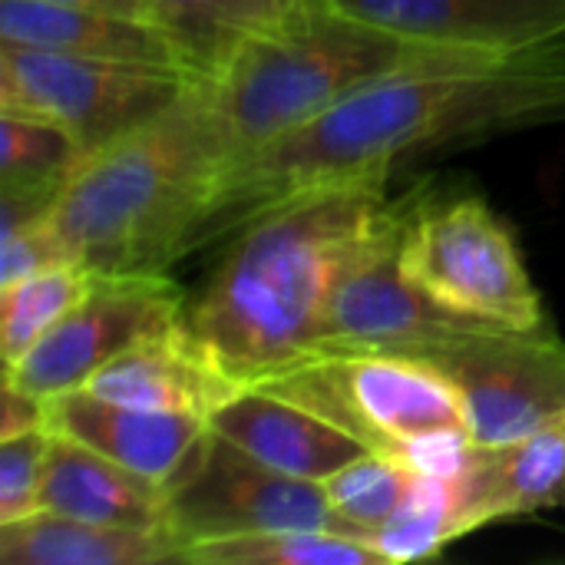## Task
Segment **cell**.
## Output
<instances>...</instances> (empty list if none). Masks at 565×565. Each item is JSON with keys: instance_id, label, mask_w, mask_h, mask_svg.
Instances as JSON below:
<instances>
[{"instance_id": "1", "label": "cell", "mask_w": 565, "mask_h": 565, "mask_svg": "<svg viewBox=\"0 0 565 565\" xmlns=\"http://www.w3.org/2000/svg\"><path fill=\"white\" fill-rule=\"evenodd\" d=\"M565 119V36L387 76L232 166L215 235L318 185L391 175L394 162L470 136Z\"/></svg>"}, {"instance_id": "2", "label": "cell", "mask_w": 565, "mask_h": 565, "mask_svg": "<svg viewBox=\"0 0 565 565\" xmlns=\"http://www.w3.org/2000/svg\"><path fill=\"white\" fill-rule=\"evenodd\" d=\"M387 182L364 175L305 189L242 228L185 311V324L238 384H258L315 351L341 278L427 192L391 195Z\"/></svg>"}, {"instance_id": "3", "label": "cell", "mask_w": 565, "mask_h": 565, "mask_svg": "<svg viewBox=\"0 0 565 565\" xmlns=\"http://www.w3.org/2000/svg\"><path fill=\"white\" fill-rule=\"evenodd\" d=\"M235 142L209 79L86 152L46 225L93 271H169L212 238Z\"/></svg>"}, {"instance_id": "4", "label": "cell", "mask_w": 565, "mask_h": 565, "mask_svg": "<svg viewBox=\"0 0 565 565\" xmlns=\"http://www.w3.org/2000/svg\"><path fill=\"white\" fill-rule=\"evenodd\" d=\"M467 53L487 50L414 40L311 0L245 43L209 76V89L242 162L387 76Z\"/></svg>"}, {"instance_id": "5", "label": "cell", "mask_w": 565, "mask_h": 565, "mask_svg": "<svg viewBox=\"0 0 565 565\" xmlns=\"http://www.w3.org/2000/svg\"><path fill=\"white\" fill-rule=\"evenodd\" d=\"M424 477H457L477 444L454 384L427 361L387 351H315L258 384Z\"/></svg>"}, {"instance_id": "6", "label": "cell", "mask_w": 565, "mask_h": 565, "mask_svg": "<svg viewBox=\"0 0 565 565\" xmlns=\"http://www.w3.org/2000/svg\"><path fill=\"white\" fill-rule=\"evenodd\" d=\"M404 275L437 305L487 324H546L543 295L510 225L480 199H427L401 242Z\"/></svg>"}, {"instance_id": "7", "label": "cell", "mask_w": 565, "mask_h": 565, "mask_svg": "<svg viewBox=\"0 0 565 565\" xmlns=\"http://www.w3.org/2000/svg\"><path fill=\"white\" fill-rule=\"evenodd\" d=\"M397 354L427 361L454 384L477 447H507L565 414V338L553 321L473 324Z\"/></svg>"}, {"instance_id": "8", "label": "cell", "mask_w": 565, "mask_h": 565, "mask_svg": "<svg viewBox=\"0 0 565 565\" xmlns=\"http://www.w3.org/2000/svg\"><path fill=\"white\" fill-rule=\"evenodd\" d=\"M166 530L182 543V556L199 543L281 530H331L361 540L331 510L321 483L278 473L209 427L166 487Z\"/></svg>"}, {"instance_id": "9", "label": "cell", "mask_w": 565, "mask_h": 565, "mask_svg": "<svg viewBox=\"0 0 565 565\" xmlns=\"http://www.w3.org/2000/svg\"><path fill=\"white\" fill-rule=\"evenodd\" d=\"M199 79L209 76L0 43V109L56 122L83 156L152 119Z\"/></svg>"}, {"instance_id": "10", "label": "cell", "mask_w": 565, "mask_h": 565, "mask_svg": "<svg viewBox=\"0 0 565 565\" xmlns=\"http://www.w3.org/2000/svg\"><path fill=\"white\" fill-rule=\"evenodd\" d=\"M185 288L166 271H96L70 315L3 381L50 401L83 387L132 344L185 321Z\"/></svg>"}, {"instance_id": "11", "label": "cell", "mask_w": 565, "mask_h": 565, "mask_svg": "<svg viewBox=\"0 0 565 565\" xmlns=\"http://www.w3.org/2000/svg\"><path fill=\"white\" fill-rule=\"evenodd\" d=\"M427 199V192H424ZM420 199V202H424ZM417 202V205H420ZM417 205L387 228L341 278L315 351H407L444 334L467 331L473 321L424 295L401 268V242ZM311 351V354H315Z\"/></svg>"}, {"instance_id": "12", "label": "cell", "mask_w": 565, "mask_h": 565, "mask_svg": "<svg viewBox=\"0 0 565 565\" xmlns=\"http://www.w3.org/2000/svg\"><path fill=\"white\" fill-rule=\"evenodd\" d=\"M364 23L450 46L520 50L565 36V0H324Z\"/></svg>"}, {"instance_id": "13", "label": "cell", "mask_w": 565, "mask_h": 565, "mask_svg": "<svg viewBox=\"0 0 565 565\" xmlns=\"http://www.w3.org/2000/svg\"><path fill=\"white\" fill-rule=\"evenodd\" d=\"M83 387L116 404L195 414L209 420L245 384H238L195 338V331L179 321L175 328L132 344Z\"/></svg>"}, {"instance_id": "14", "label": "cell", "mask_w": 565, "mask_h": 565, "mask_svg": "<svg viewBox=\"0 0 565 565\" xmlns=\"http://www.w3.org/2000/svg\"><path fill=\"white\" fill-rule=\"evenodd\" d=\"M0 43L205 76L192 53L162 23L109 10L46 0H0Z\"/></svg>"}, {"instance_id": "15", "label": "cell", "mask_w": 565, "mask_h": 565, "mask_svg": "<svg viewBox=\"0 0 565 565\" xmlns=\"http://www.w3.org/2000/svg\"><path fill=\"white\" fill-rule=\"evenodd\" d=\"M46 427L166 490L209 420L195 414L129 407L76 387L46 401Z\"/></svg>"}, {"instance_id": "16", "label": "cell", "mask_w": 565, "mask_h": 565, "mask_svg": "<svg viewBox=\"0 0 565 565\" xmlns=\"http://www.w3.org/2000/svg\"><path fill=\"white\" fill-rule=\"evenodd\" d=\"M209 430L252 460L311 483H324L331 473L371 450L321 414L262 387L235 391L209 417Z\"/></svg>"}, {"instance_id": "17", "label": "cell", "mask_w": 565, "mask_h": 565, "mask_svg": "<svg viewBox=\"0 0 565 565\" xmlns=\"http://www.w3.org/2000/svg\"><path fill=\"white\" fill-rule=\"evenodd\" d=\"M460 490L480 526L565 507V414L507 447H477Z\"/></svg>"}, {"instance_id": "18", "label": "cell", "mask_w": 565, "mask_h": 565, "mask_svg": "<svg viewBox=\"0 0 565 565\" xmlns=\"http://www.w3.org/2000/svg\"><path fill=\"white\" fill-rule=\"evenodd\" d=\"M40 510L99 526H166V490L109 457L53 434Z\"/></svg>"}, {"instance_id": "19", "label": "cell", "mask_w": 565, "mask_h": 565, "mask_svg": "<svg viewBox=\"0 0 565 565\" xmlns=\"http://www.w3.org/2000/svg\"><path fill=\"white\" fill-rule=\"evenodd\" d=\"M3 565H182V543L166 526H99L36 510L0 523Z\"/></svg>"}, {"instance_id": "20", "label": "cell", "mask_w": 565, "mask_h": 565, "mask_svg": "<svg viewBox=\"0 0 565 565\" xmlns=\"http://www.w3.org/2000/svg\"><path fill=\"white\" fill-rule=\"evenodd\" d=\"M79 159L76 139L56 122L0 109V232L46 218Z\"/></svg>"}, {"instance_id": "21", "label": "cell", "mask_w": 565, "mask_h": 565, "mask_svg": "<svg viewBox=\"0 0 565 565\" xmlns=\"http://www.w3.org/2000/svg\"><path fill=\"white\" fill-rule=\"evenodd\" d=\"M311 0H146L149 17L162 23L215 76L245 43L281 26Z\"/></svg>"}, {"instance_id": "22", "label": "cell", "mask_w": 565, "mask_h": 565, "mask_svg": "<svg viewBox=\"0 0 565 565\" xmlns=\"http://www.w3.org/2000/svg\"><path fill=\"white\" fill-rule=\"evenodd\" d=\"M473 530L477 523L467 510L460 477H424L407 507L371 533V546L387 565L424 563Z\"/></svg>"}, {"instance_id": "23", "label": "cell", "mask_w": 565, "mask_h": 565, "mask_svg": "<svg viewBox=\"0 0 565 565\" xmlns=\"http://www.w3.org/2000/svg\"><path fill=\"white\" fill-rule=\"evenodd\" d=\"M86 265H56L0 288V358L3 371L20 364L86 295L93 281Z\"/></svg>"}, {"instance_id": "24", "label": "cell", "mask_w": 565, "mask_h": 565, "mask_svg": "<svg viewBox=\"0 0 565 565\" xmlns=\"http://www.w3.org/2000/svg\"><path fill=\"white\" fill-rule=\"evenodd\" d=\"M182 565H387L364 540L331 530H281L199 543L185 550Z\"/></svg>"}, {"instance_id": "25", "label": "cell", "mask_w": 565, "mask_h": 565, "mask_svg": "<svg viewBox=\"0 0 565 565\" xmlns=\"http://www.w3.org/2000/svg\"><path fill=\"white\" fill-rule=\"evenodd\" d=\"M420 480L424 473H417L404 460L367 450L348 467H341L338 473H331L321 487L331 510L348 526H354L364 543H371V533L407 507Z\"/></svg>"}, {"instance_id": "26", "label": "cell", "mask_w": 565, "mask_h": 565, "mask_svg": "<svg viewBox=\"0 0 565 565\" xmlns=\"http://www.w3.org/2000/svg\"><path fill=\"white\" fill-rule=\"evenodd\" d=\"M50 437V427L0 437V523H13L40 510Z\"/></svg>"}, {"instance_id": "27", "label": "cell", "mask_w": 565, "mask_h": 565, "mask_svg": "<svg viewBox=\"0 0 565 565\" xmlns=\"http://www.w3.org/2000/svg\"><path fill=\"white\" fill-rule=\"evenodd\" d=\"M56 265H79L46 225V218L0 232V288Z\"/></svg>"}, {"instance_id": "28", "label": "cell", "mask_w": 565, "mask_h": 565, "mask_svg": "<svg viewBox=\"0 0 565 565\" xmlns=\"http://www.w3.org/2000/svg\"><path fill=\"white\" fill-rule=\"evenodd\" d=\"M0 437H13L33 427H46V401L30 397L26 391L3 381V401H0Z\"/></svg>"}, {"instance_id": "29", "label": "cell", "mask_w": 565, "mask_h": 565, "mask_svg": "<svg viewBox=\"0 0 565 565\" xmlns=\"http://www.w3.org/2000/svg\"><path fill=\"white\" fill-rule=\"evenodd\" d=\"M46 3H63V7H83V10H109V13H129V17H149L146 0H46Z\"/></svg>"}]
</instances>
